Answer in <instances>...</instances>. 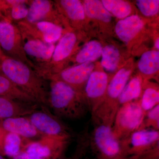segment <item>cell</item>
Instances as JSON below:
<instances>
[{
    "mask_svg": "<svg viewBox=\"0 0 159 159\" xmlns=\"http://www.w3.org/2000/svg\"><path fill=\"white\" fill-rule=\"evenodd\" d=\"M1 74L33 98L41 106L48 108L49 88L46 80L21 61L0 51ZM49 109V108H48Z\"/></svg>",
    "mask_w": 159,
    "mask_h": 159,
    "instance_id": "6da1fadb",
    "label": "cell"
},
{
    "mask_svg": "<svg viewBox=\"0 0 159 159\" xmlns=\"http://www.w3.org/2000/svg\"><path fill=\"white\" fill-rule=\"evenodd\" d=\"M77 145L79 155L89 151L93 159H126L121 142L107 125H94L91 130L86 127L78 136Z\"/></svg>",
    "mask_w": 159,
    "mask_h": 159,
    "instance_id": "7a4b0ae2",
    "label": "cell"
},
{
    "mask_svg": "<svg viewBox=\"0 0 159 159\" xmlns=\"http://www.w3.org/2000/svg\"><path fill=\"white\" fill-rule=\"evenodd\" d=\"M48 105L54 116L60 119H79L90 112L84 97L70 86L59 80H51Z\"/></svg>",
    "mask_w": 159,
    "mask_h": 159,
    "instance_id": "3957f363",
    "label": "cell"
},
{
    "mask_svg": "<svg viewBox=\"0 0 159 159\" xmlns=\"http://www.w3.org/2000/svg\"><path fill=\"white\" fill-rule=\"evenodd\" d=\"M145 114L140 101L121 105L111 127L115 137L120 142L127 140L133 133L141 129Z\"/></svg>",
    "mask_w": 159,
    "mask_h": 159,
    "instance_id": "277c9868",
    "label": "cell"
},
{
    "mask_svg": "<svg viewBox=\"0 0 159 159\" xmlns=\"http://www.w3.org/2000/svg\"><path fill=\"white\" fill-rule=\"evenodd\" d=\"M0 49L6 56L25 64L36 70L24 49L22 35L19 29L11 21L0 20Z\"/></svg>",
    "mask_w": 159,
    "mask_h": 159,
    "instance_id": "5b68a950",
    "label": "cell"
},
{
    "mask_svg": "<svg viewBox=\"0 0 159 159\" xmlns=\"http://www.w3.org/2000/svg\"><path fill=\"white\" fill-rule=\"evenodd\" d=\"M39 108L26 117L43 136L73 138L72 130L60 118L47 107L40 106V109Z\"/></svg>",
    "mask_w": 159,
    "mask_h": 159,
    "instance_id": "8992f818",
    "label": "cell"
},
{
    "mask_svg": "<svg viewBox=\"0 0 159 159\" xmlns=\"http://www.w3.org/2000/svg\"><path fill=\"white\" fill-rule=\"evenodd\" d=\"M72 139L43 136L29 142L23 151L39 157L57 159L62 154Z\"/></svg>",
    "mask_w": 159,
    "mask_h": 159,
    "instance_id": "52a82bcc",
    "label": "cell"
},
{
    "mask_svg": "<svg viewBox=\"0 0 159 159\" xmlns=\"http://www.w3.org/2000/svg\"><path fill=\"white\" fill-rule=\"evenodd\" d=\"M17 26L22 35L48 43H54L61 37L62 28L59 25L47 21L30 23L23 20Z\"/></svg>",
    "mask_w": 159,
    "mask_h": 159,
    "instance_id": "ba28073f",
    "label": "cell"
},
{
    "mask_svg": "<svg viewBox=\"0 0 159 159\" xmlns=\"http://www.w3.org/2000/svg\"><path fill=\"white\" fill-rule=\"evenodd\" d=\"M121 143L127 159L159 145V131L139 129Z\"/></svg>",
    "mask_w": 159,
    "mask_h": 159,
    "instance_id": "9c48e42d",
    "label": "cell"
},
{
    "mask_svg": "<svg viewBox=\"0 0 159 159\" xmlns=\"http://www.w3.org/2000/svg\"><path fill=\"white\" fill-rule=\"evenodd\" d=\"M107 75L102 72L91 74L86 84L85 97L92 114L101 104L108 85Z\"/></svg>",
    "mask_w": 159,
    "mask_h": 159,
    "instance_id": "30bf717a",
    "label": "cell"
},
{
    "mask_svg": "<svg viewBox=\"0 0 159 159\" xmlns=\"http://www.w3.org/2000/svg\"><path fill=\"white\" fill-rule=\"evenodd\" d=\"M93 63H83L79 65L64 70L59 74H54L47 80H59L70 86L75 90L87 81L93 70Z\"/></svg>",
    "mask_w": 159,
    "mask_h": 159,
    "instance_id": "8fae6325",
    "label": "cell"
},
{
    "mask_svg": "<svg viewBox=\"0 0 159 159\" xmlns=\"http://www.w3.org/2000/svg\"><path fill=\"white\" fill-rule=\"evenodd\" d=\"M24 49L27 57L38 61L36 72L42 66L50 62L55 46L42 41L23 36Z\"/></svg>",
    "mask_w": 159,
    "mask_h": 159,
    "instance_id": "7c38bea8",
    "label": "cell"
},
{
    "mask_svg": "<svg viewBox=\"0 0 159 159\" xmlns=\"http://www.w3.org/2000/svg\"><path fill=\"white\" fill-rule=\"evenodd\" d=\"M0 127L6 132L17 134L31 141L37 140L43 137L26 116L14 117L1 120Z\"/></svg>",
    "mask_w": 159,
    "mask_h": 159,
    "instance_id": "4fadbf2b",
    "label": "cell"
},
{
    "mask_svg": "<svg viewBox=\"0 0 159 159\" xmlns=\"http://www.w3.org/2000/svg\"><path fill=\"white\" fill-rule=\"evenodd\" d=\"M40 107L37 103L0 97V121L14 117L27 116Z\"/></svg>",
    "mask_w": 159,
    "mask_h": 159,
    "instance_id": "5bb4252c",
    "label": "cell"
},
{
    "mask_svg": "<svg viewBox=\"0 0 159 159\" xmlns=\"http://www.w3.org/2000/svg\"><path fill=\"white\" fill-rule=\"evenodd\" d=\"M55 17L54 5L51 1L34 0L31 1L25 20L30 23L47 21L56 24Z\"/></svg>",
    "mask_w": 159,
    "mask_h": 159,
    "instance_id": "9a60e30c",
    "label": "cell"
},
{
    "mask_svg": "<svg viewBox=\"0 0 159 159\" xmlns=\"http://www.w3.org/2000/svg\"><path fill=\"white\" fill-rule=\"evenodd\" d=\"M143 27V22L137 15L131 16L117 23L116 31L119 38L127 42L134 38Z\"/></svg>",
    "mask_w": 159,
    "mask_h": 159,
    "instance_id": "2e32d148",
    "label": "cell"
},
{
    "mask_svg": "<svg viewBox=\"0 0 159 159\" xmlns=\"http://www.w3.org/2000/svg\"><path fill=\"white\" fill-rule=\"evenodd\" d=\"M0 97L38 104L31 96L20 89L2 74H0Z\"/></svg>",
    "mask_w": 159,
    "mask_h": 159,
    "instance_id": "e0dca14e",
    "label": "cell"
},
{
    "mask_svg": "<svg viewBox=\"0 0 159 159\" xmlns=\"http://www.w3.org/2000/svg\"><path fill=\"white\" fill-rule=\"evenodd\" d=\"M31 141L17 134L7 132L4 143L5 155L12 157L20 152L23 151Z\"/></svg>",
    "mask_w": 159,
    "mask_h": 159,
    "instance_id": "ac0fdd59",
    "label": "cell"
},
{
    "mask_svg": "<svg viewBox=\"0 0 159 159\" xmlns=\"http://www.w3.org/2000/svg\"><path fill=\"white\" fill-rule=\"evenodd\" d=\"M84 13L89 17L100 20L105 22L110 21L111 16L102 2L97 0H87L84 2Z\"/></svg>",
    "mask_w": 159,
    "mask_h": 159,
    "instance_id": "d6986e66",
    "label": "cell"
},
{
    "mask_svg": "<svg viewBox=\"0 0 159 159\" xmlns=\"http://www.w3.org/2000/svg\"><path fill=\"white\" fill-rule=\"evenodd\" d=\"M142 81L139 77H135L126 84L119 98V107L121 105L134 101L142 93Z\"/></svg>",
    "mask_w": 159,
    "mask_h": 159,
    "instance_id": "ffe728a7",
    "label": "cell"
},
{
    "mask_svg": "<svg viewBox=\"0 0 159 159\" xmlns=\"http://www.w3.org/2000/svg\"><path fill=\"white\" fill-rule=\"evenodd\" d=\"M139 70L143 74L151 75L159 69V53L158 51H147L142 54L139 63Z\"/></svg>",
    "mask_w": 159,
    "mask_h": 159,
    "instance_id": "44dd1931",
    "label": "cell"
},
{
    "mask_svg": "<svg viewBox=\"0 0 159 159\" xmlns=\"http://www.w3.org/2000/svg\"><path fill=\"white\" fill-rule=\"evenodd\" d=\"M101 45L97 41L90 42L78 53L76 61L79 63L90 62L99 58L102 54Z\"/></svg>",
    "mask_w": 159,
    "mask_h": 159,
    "instance_id": "7402d4cb",
    "label": "cell"
},
{
    "mask_svg": "<svg viewBox=\"0 0 159 159\" xmlns=\"http://www.w3.org/2000/svg\"><path fill=\"white\" fill-rule=\"evenodd\" d=\"M60 5L62 7L70 19L73 20H81L85 17L83 6L78 0H61Z\"/></svg>",
    "mask_w": 159,
    "mask_h": 159,
    "instance_id": "603a6c76",
    "label": "cell"
},
{
    "mask_svg": "<svg viewBox=\"0 0 159 159\" xmlns=\"http://www.w3.org/2000/svg\"><path fill=\"white\" fill-rule=\"evenodd\" d=\"M102 5L106 9L119 18H124L130 14L131 8L127 2L119 0H103Z\"/></svg>",
    "mask_w": 159,
    "mask_h": 159,
    "instance_id": "cb8c5ba5",
    "label": "cell"
},
{
    "mask_svg": "<svg viewBox=\"0 0 159 159\" xmlns=\"http://www.w3.org/2000/svg\"><path fill=\"white\" fill-rule=\"evenodd\" d=\"M101 64L103 67L109 72H113L116 69L119 59V50L112 45H108L102 49Z\"/></svg>",
    "mask_w": 159,
    "mask_h": 159,
    "instance_id": "d4e9b609",
    "label": "cell"
},
{
    "mask_svg": "<svg viewBox=\"0 0 159 159\" xmlns=\"http://www.w3.org/2000/svg\"><path fill=\"white\" fill-rule=\"evenodd\" d=\"M140 102L141 107L145 112L159 105L158 90L153 87L147 88L144 91Z\"/></svg>",
    "mask_w": 159,
    "mask_h": 159,
    "instance_id": "484cf974",
    "label": "cell"
},
{
    "mask_svg": "<svg viewBox=\"0 0 159 159\" xmlns=\"http://www.w3.org/2000/svg\"><path fill=\"white\" fill-rule=\"evenodd\" d=\"M159 131V104L145 112L141 129Z\"/></svg>",
    "mask_w": 159,
    "mask_h": 159,
    "instance_id": "4316f807",
    "label": "cell"
},
{
    "mask_svg": "<svg viewBox=\"0 0 159 159\" xmlns=\"http://www.w3.org/2000/svg\"><path fill=\"white\" fill-rule=\"evenodd\" d=\"M27 2L28 1L17 0L16 3L11 6L10 11L11 20H19L27 17L29 13V9L26 5Z\"/></svg>",
    "mask_w": 159,
    "mask_h": 159,
    "instance_id": "83f0119b",
    "label": "cell"
},
{
    "mask_svg": "<svg viewBox=\"0 0 159 159\" xmlns=\"http://www.w3.org/2000/svg\"><path fill=\"white\" fill-rule=\"evenodd\" d=\"M137 5L139 10L146 16H152L158 12V0H139L137 1Z\"/></svg>",
    "mask_w": 159,
    "mask_h": 159,
    "instance_id": "f1b7e54d",
    "label": "cell"
},
{
    "mask_svg": "<svg viewBox=\"0 0 159 159\" xmlns=\"http://www.w3.org/2000/svg\"><path fill=\"white\" fill-rule=\"evenodd\" d=\"M127 159H159V145Z\"/></svg>",
    "mask_w": 159,
    "mask_h": 159,
    "instance_id": "f546056e",
    "label": "cell"
},
{
    "mask_svg": "<svg viewBox=\"0 0 159 159\" xmlns=\"http://www.w3.org/2000/svg\"><path fill=\"white\" fill-rule=\"evenodd\" d=\"M12 158L13 159H49L43 158L34 156L27 153L25 151L20 152Z\"/></svg>",
    "mask_w": 159,
    "mask_h": 159,
    "instance_id": "4dcf8cb0",
    "label": "cell"
},
{
    "mask_svg": "<svg viewBox=\"0 0 159 159\" xmlns=\"http://www.w3.org/2000/svg\"><path fill=\"white\" fill-rule=\"evenodd\" d=\"M7 132L0 127V154L2 156L5 155L4 151V143L5 137Z\"/></svg>",
    "mask_w": 159,
    "mask_h": 159,
    "instance_id": "1f68e13d",
    "label": "cell"
},
{
    "mask_svg": "<svg viewBox=\"0 0 159 159\" xmlns=\"http://www.w3.org/2000/svg\"><path fill=\"white\" fill-rule=\"evenodd\" d=\"M159 39H157V40L156 41L155 43V46L156 47L157 49H159Z\"/></svg>",
    "mask_w": 159,
    "mask_h": 159,
    "instance_id": "d6a6232c",
    "label": "cell"
},
{
    "mask_svg": "<svg viewBox=\"0 0 159 159\" xmlns=\"http://www.w3.org/2000/svg\"><path fill=\"white\" fill-rule=\"evenodd\" d=\"M0 159H6L4 157H3V156L2 155H1V154H0Z\"/></svg>",
    "mask_w": 159,
    "mask_h": 159,
    "instance_id": "836d02e7",
    "label": "cell"
},
{
    "mask_svg": "<svg viewBox=\"0 0 159 159\" xmlns=\"http://www.w3.org/2000/svg\"><path fill=\"white\" fill-rule=\"evenodd\" d=\"M0 74H1V68H0Z\"/></svg>",
    "mask_w": 159,
    "mask_h": 159,
    "instance_id": "e575fe53",
    "label": "cell"
},
{
    "mask_svg": "<svg viewBox=\"0 0 159 159\" xmlns=\"http://www.w3.org/2000/svg\"><path fill=\"white\" fill-rule=\"evenodd\" d=\"M1 51V49H0V51Z\"/></svg>",
    "mask_w": 159,
    "mask_h": 159,
    "instance_id": "d590c367",
    "label": "cell"
}]
</instances>
